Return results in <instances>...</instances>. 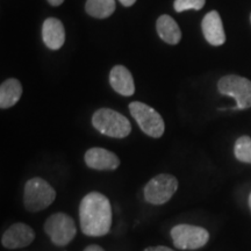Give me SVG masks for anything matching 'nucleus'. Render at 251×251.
Returning <instances> with one entry per match:
<instances>
[{
  "label": "nucleus",
  "mask_w": 251,
  "mask_h": 251,
  "mask_svg": "<svg viewBox=\"0 0 251 251\" xmlns=\"http://www.w3.org/2000/svg\"><path fill=\"white\" fill-rule=\"evenodd\" d=\"M23 96V86L18 79L11 78L0 86V107L2 109L14 106Z\"/></svg>",
  "instance_id": "2eb2a0df"
},
{
  "label": "nucleus",
  "mask_w": 251,
  "mask_h": 251,
  "mask_svg": "<svg viewBox=\"0 0 251 251\" xmlns=\"http://www.w3.org/2000/svg\"><path fill=\"white\" fill-rule=\"evenodd\" d=\"M218 89L221 94L235 99L236 106L233 109L251 107V80L236 75H228L219 80Z\"/></svg>",
  "instance_id": "39448f33"
},
{
  "label": "nucleus",
  "mask_w": 251,
  "mask_h": 251,
  "mask_svg": "<svg viewBox=\"0 0 251 251\" xmlns=\"http://www.w3.org/2000/svg\"><path fill=\"white\" fill-rule=\"evenodd\" d=\"M85 9L93 18H108L115 11V0H87Z\"/></svg>",
  "instance_id": "dca6fc26"
},
{
  "label": "nucleus",
  "mask_w": 251,
  "mask_h": 251,
  "mask_svg": "<svg viewBox=\"0 0 251 251\" xmlns=\"http://www.w3.org/2000/svg\"><path fill=\"white\" fill-rule=\"evenodd\" d=\"M109 83L115 92L125 97L133 96L135 83L130 71L124 65H115L109 74Z\"/></svg>",
  "instance_id": "f8f14e48"
},
{
  "label": "nucleus",
  "mask_w": 251,
  "mask_h": 251,
  "mask_svg": "<svg viewBox=\"0 0 251 251\" xmlns=\"http://www.w3.org/2000/svg\"><path fill=\"white\" fill-rule=\"evenodd\" d=\"M45 231L51 242L58 247L67 246L77 234L76 224L65 213H55L47 219Z\"/></svg>",
  "instance_id": "423d86ee"
},
{
  "label": "nucleus",
  "mask_w": 251,
  "mask_h": 251,
  "mask_svg": "<svg viewBox=\"0 0 251 251\" xmlns=\"http://www.w3.org/2000/svg\"><path fill=\"white\" fill-rule=\"evenodd\" d=\"M92 125L99 133L114 139H124L131 131V125L121 113L109 108H100L93 114Z\"/></svg>",
  "instance_id": "f03ea898"
},
{
  "label": "nucleus",
  "mask_w": 251,
  "mask_h": 251,
  "mask_svg": "<svg viewBox=\"0 0 251 251\" xmlns=\"http://www.w3.org/2000/svg\"><path fill=\"white\" fill-rule=\"evenodd\" d=\"M48 2L52 6H59L64 2V0H48Z\"/></svg>",
  "instance_id": "4be33fe9"
},
{
  "label": "nucleus",
  "mask_w": 251,
  "mask_h": 251,
  "mask_svg": "<svg viewBox=\"0 0 251 251\" xmlns=\"http://www.w3.org/2000/svg\"><path fill=\"white\" fill-rule=\"evenodd\" d=\"M85 163L94 170H115L120 165V159L107 149L91 148L85 153Z\"/></svg>",
  "instance_id": "9d476101"
},
{
  "label": "nucleus",
  "mask_w": 251,
  "mask_h": 251,
  "mask_svg": "<svg viewBox=\"0 0 251 251\" xmlns=\"http://www.w3.org/2000/svg\"><path fill=\"white\" fill-rule=\"evenodd\" d=\"M250 19H251V17H250Z\"/></svg>",
  "instance_id": "b1692460"
},
{
  "label": "nucleus",
  "mask_w": 251,
  "mask_h": 251,
  "mask_svg": "<svg viewBox=\"0 0 251 251\" xmlns=\"http://www.w3.org/2000/svg\"><path fill=\"white\" fill-rule=\"evenodd\" d=\"M119 1L124 6H126V7H130V6H133L136 2V0H119Z\"/></svg>",
  "instance_id": "412c9836"
},
{
  "label": "nucleus",
  "mask_w": 251,
  "mask_h": 251,
  "mask_svg": "<svg viewBox=\"0 0 251 251\" xmlns=\"http://www.w3.org/2000/svg\"><path fill=\"white\" fill-rule=\"evenodd\" d=\"M81 231L87 236H103L112 226V207L107 197L99 192L86 194L79 205Z\"/></svg>",
  "instance_id": "f257e3e1"
},
{
  "label": "nucleus",
  "mask_w": 251,
  "mask_h": 251,
  "mask_svg": "<svg viewBox=\"0 0 251 251\" xmlns=\"http://www.w3.org/2000/svg\"><path fill=\"white\" fill-rule=\"evenodd\" d=\"M56 199V192L48 181L40 177L31 178L25 185L24 205L27 211L36 213L49 207Z\"/></svg>",
  "instance_id": "7ed1b4c3"
},
{
  "label": "nucleus",
  "mask_w": 251,
  "mask_h": 251,
  "mask_svg": "<svg viewBox=\"0 0 251 251\" xmlns=\"http://www.w3.org/2000/svg\"><path fill=\"white\" fill-rule=\"evenodd\" d=\"M84 251H105V250H103L101 247L97 246V244H91V246L86 247L85 249H84Z\"/></svg>",
  "instance_id": "aec40b11"
},
{
  "label": "nucleus",
  "mask_w": 251,
  "mask_h": 251,
  "mask_svg": "<svg viewBox=\"0 0 251 251\" xmlns=\"http://www.w3.org/2000/svg\"><path fill=\"white\" fill-rule=\"evenodd\" d=\"M35 233L26 224H14L2 234L1 244L7 249H19L25 248L33 242Z\"/></svg>",
  "instance_id": "1a4fd4ad"
},
{
  "label": "nucleus",
  "mask_w": 251,
  "mask_h": 251,
  "mask_svg": "<svg viewBox=\"0 0 251 251\" xmlns=\"http://www.w3.org/2000/svg\"><path fill=\"white\" fill-rule=\"evenodd\" d=\"M206 0H175V11L178 13H181L184 11H188V9H196L199 11L203 7Z\"/></svg>",
  "instance_id": "a211bd4d"
},
{
  "label": "nucleus",
  "mask_w": 251,
  "mask_h": 251,
  "mask_svg": "<svg viewBox=\"0 0 251 251\" xmlns=\"http://www.w3.org/2000/svg\"><path fill=\"white\" fill-rule=\"evenodd\" d=\"M143 251H175V250H172V249H170V248H168V247L158 246V247L147 248V249H144Z\"/></svg>",
  "instance_id": "6ab92c4d"
},
{
  "label": "nucleus",
  "mask_w": 251,
  "mask_h": 251,
  "mask_svg": "<svg viewBox=\"0 0 251 251\" xmlns=\"http://www.w3.org/2000/svg\"><path fill=\"white\" fill-rule=\"evenodd\" d=\"M42 37L49 49L57 50L62 48L65 41V30L61 20L56 18H48L43 23Z\"/></svg>",
  "instance_id": "ddd939ff"
},
{
  "label": "nucleus",
  "mask_w": 251,
  "mask_h": 251,
  "mask_svg": "<svg viewBox=\"0 0 251 251\" xmlns=\"http://www.w3.org/2000/svg\"><path fill=\"white\" fill-rule=\"evenodd\" d=\"M177 188V178L171 175H158L146 185L144 198L152 205H163L171 199Z\"/></svg>",
  "instance_id": "6e6552de"
},
{
  "label": "nucleus",
  "mask_w": 251,
  "mask_h": 251,
  "mask_svg": "<svg viewBox=\"0 0 251 251\" xmlns=\"http://www.w3.org/2000/svg\"><path fill=\"white\" fill-rule=\"evenodd\" d=\"M235 157L240 162L251 164V139L249 136H241L237 139L234 148Z\"/></svg>",
  "instance_id": "f3484780"
},
{
  "label": "nucleus",
  "mask_w": 251,
  "mask_h": 251,
  "mask_svg": "<svg viewBox=\"0 0 251 251\" xmlns=\"http://www.w3.org/2000/svg\"><path fill=\"white\" fill-rule=\"evenodd\" d=\"M129 112L144 134L153 139H159L164 134V120L156 109L143 102L134 101L129 105Z\"/></svg>",
  "instance_id": "20e7f679"
},
{
  "label": "nucleus",
  "mask_w": 251,
  "mask_h": 251,
  "mask_svg": "<svg viewBox=\"0 0 251 251\" xmlns=\"http://www.w3.org/2000/svg\"><path fill=\"white\" fill-rule=\"evenodd\" d=\"M175 247L181 250H197L209 240V233L205 228L192 225H178L171 229Z\"/></svg>",
  "instance_id": "0eeeda50"
},
{
  "label": "nucleus",
  "mask_w": 251,
  "mask_h": 251,
  "mask_svg": "<svg viewBox=\"0 0 251 251\" xmlns=\"http://www.w3.org/2000/svg\"><path fill=\"white\" fill-rule=\"evenodd\" d=\"M249 207H250V209H251V193H250V197H249Z\"/></svg>",
  "instance_id": "5701e85b"
},
{
  "label": "nucleus",
  "mask_w": 251,
  "mask_h": 251,
  "mask_svg": "<svg viewBox=\"0 0 251 251\" xmlns=\"http://www.w3.org/2000/svg\"><path fill=\"white\" fill-rule=\"evenodd\" d=\"M157 33L164 42L169 45H177L181 39V31L177 23L170 15H162L157 19L156 23Z\"/></svg>",
  "instance_id": "4468645a"
},
{
  "label": "nucleus",
  "mask_w": 251,
  "mask_h": 251,
  "mask_svg": "<svg viewBox=\"0 0 251 251\" xmlns=\"http://www.w3.org/2000/svg\"><path fill=\"white\" fill-rule=\"evenodd\" d=\"M201 29L207 42L212 46H222L226 42V34L224 25L220 14L212 11L205 15L201 23Z\"/></svg>",
  "instance_id": "9b49d317"
}]
</instances>
